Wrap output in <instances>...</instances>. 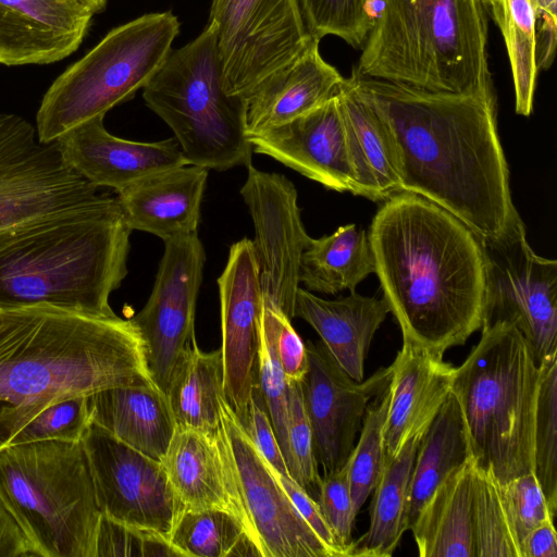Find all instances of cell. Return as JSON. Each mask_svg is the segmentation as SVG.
Instances as JSON below:
<instances>
[{
  "mask_svg": "<svg viewBox=\"0 0 557 557\" xmlns=\"http://www.w3.org/2000/svg\"><path fill=\"white\" fill-rule=\"evenodd\" d=\"M208 171L185 164L119 190L116 199L129 228L153 234L163 242L197 233Z\"/></svg>",
  "mask_w": 557,
  "mask_h": 557,
  "instance_id": "d4e9b609",
  "label": "cell"
},
{
  "mask_svg": "<svg viewBox=\"0 0 557 557\" xmlns=\"http://www.w3.org/2000/svg\"><path fill=\"white\" fill-rule=\"evenodd\" d=\"M161 463L182 508L226 511L255 543L221 426L216 433L176 428Z\"/></svg>",
  "mask_w": 557,
  "mask_h": 557,
  "instance_id": "ffe728a7",
  "label": "cell"
},
{
  "mask_svg": "<svg viewBox=\"0 0 557 557\" xmlns=\"http://www.w3.org/2000/svg\"><path fill=\"white\" fill-rule=\"evenodd\" d=\"M249 140L257 153L275 159L327 189L351 193L352 170L336 96Z\"/></svg>",
  "mask_w": 557,
  "mask_h": 557,
  "instance_id": "d6986e66",
  "label": "cell"
},
{
  "mask_svg": "<svg viewBox=\"0 0 557 557\" xmlns=\"http://www.w3.org/2000/svg\"><path fill=\"white\" fill-rule=\"evenodd\" d=\"M88 396L74 395L51 403L26 422L8 445L45 440L82 441L90 423Z\"/></svg>",
  "mask_w": 557,
  "mask_h": 557,
  "instance_id": "ab89813d",
  "label": "cell"
},
{
  "mask_svg": "<svg viewBox=\"0 0 557 557\" xmlns=\"http://www.w3.org/2000/svg\"><path fill=\"white\" fill-rule=\"evenodd\" d=\"M99 187L73 171L57 143H41L21 115L0 113V233L87 209Z\"/></svg>",
  "mask_w": 557,
  "mask_h": 557,
  "instance_id": "30bf717a",
  "label": "cell"
},
{
  "mask_svg": "<svg viewBox=\"0 0 557 557\" xmlns=\"http://www.w3.org/2000/svg\"><path fill=\"white\" fill-rule=\"evenodd\" d=\"M224 395L221 350L202 351L195 336L175 362L165 393L176 428L219 432Z\"/></svg>",
  "mask_w": 557,
  "mask_h": 557,
  "instance_id": "f546056e",
  "label": "cell"
},
{
  "mask_svg": "<svg viewBox=\"0 0 557 557\" xmlns=\"http://www.w3.org/2000/svg\"><path fill=\"white\" fill-rule=\"evenodd\" d=\"M224 394L242 424L258 385L262 293L252 240L243 238L228 251L218 278Z\"/></svg>",
  "mask_w": 557,
  "mask_h": 557,
  "instance_id": "ac0fdd59",
  "label": "cell"
},
{
  "mask_svg": "<svg viewBox=\"0 0 557 557\" xmlns=\"http://www.w3.org/2000/svg\"><path fill=\"white\" fill-rule=\"evenodd\" d=\"M391 367V398L383 430L385 462L426 431L449 396L455 367L443 356L403 344Z\"/></svg>",
  "mask_w": 557,
  "mask_h": 557,
  "instance_id": "603a6c76",
  "label": "cell"
},
{
  "mask_svg": "<svg viewBox=\"0 0 557 557\" xmlns=\"http://www.w3.org/2000/svg\"><path fill=\"white\" fill-rule=\"evenodd\" d=\"M391 398L389 387L372 400L363 417L360 436L346 461L354 512L357 516L372 494L385 467L384 422Z\"/></svg>",
  "mask_w": 557,
  "mask_h": 557,
  "instance_id": "74e56055",
  "label": "cell"
},
{
  "mask_svg": "<svg viewBox=\"0 0 557 557\" xmlns=\"http://www.w3.org/2000/svg\"><path fill=\"white\" fill-rule=\"evenodd\" d=\"M90 421L129 447L161 461L176 429L165 395L154 385H124L88 396Z\"/></svg>",
  "mask_w": 557,
  "mask_h": 557,
  "instance_id": "83f0119b",
  "label": "cell"
},
{
  "mask_svg": "<svg viewBox=\"0 0 557 557\" xmlns=\"http://www.w3.org/2000/svg\"><path fill=\"white\" fill-rule=\"evenodd\" d=\"M95 14L77 0H0V64H50L71 55Z\"/></svg>",
  "mask_w": 557,
  "mask_h": 557,
  "instance_id": "7402d4cb",
  "label": "cell"
},
{
  "mask_svg": "<svg viewBox=\"0 0 557 557\" xmlns=\"http://www.w3.org/2000/svg\"><path fill=\"white\" fill-rule=\"evenodd\" d=\"M388 307L383 298L350 292L334 300L299 287L294 318L310 324L336 363L355 381L364 376V361Z\"/></svg>",
  "mask_w": 557,
  "mask_h": 557,
  "instance_id": "484cf974",
  "label": "cell"
},
{
  "mask_svg": "<svg viewBox=\"0 0 557 557\" xmlns=\"http://www.w3.org/2000/svg\"><path fill=\"white\" fill-rule=\"evenodd\" d=\"M261 326L273 344L287 382L300 383L309 369L308 352L290 319L280 308L262 299Z\"/></svg>",
  "mask_w": 557,
  "mask_h": 557,
  "instance_id": "f6af8a7d",
  "label": "cell"
},
{
  "mask_svg": "<svg viewBox=\"0 0 557 557\" xmlns=\"http://www.w3.org/2000/svg\"><path fill=\"white\" fill-rule=\"evenodd\" d=\"M540 366L510 324L482 329L479 343L455 368L451 393L475 466L500 484L534 470Z\"/></svg>",
  "mask_w": 557,
  "mask_h": 557,
  "instance_id": "8992f818",
  "label": "cell"
},
{
  "mask_svg": "<svg viewBox=\"0 0 557 557\" xmlns=\"http://www.w3.org/2000/svg\"><path fill=\"white\" fill-rule=\"evenodd\" d=\"M221 429L261 557H339L300 516L225 395L221 399Z\"/></svg>",
  "mask_w": 557,
  "mask_h": 557,
  "instance_id": "9a60e30c",
  "label": "cell"
},
{
  "mask_svg": "<svg viewBox=\"0 0 557 557\" xmlns=\"http://www.w3.org/2000/svg\"><path fill=\"white\" fill-rule=\"evenodd\" d=\"M86 8H88L94 14H98L106 9L108 0H77Z\"/></svg>",
  "mask_w": 557,
  "mask_h": 557,
  "instance_id": "f5cc1de1",
  "label": "cell"
},
{
  "mask_svg": "<svg viewBox=\"0 0 557 557\" xmlns=\"http://www.w3.org/2000/svg\"><path fill=\"white\" fill-rule=\"evenodd\" d=\"M102 515L169 540L182 509L161 461L90 421L82 437Z\"/></svg>",
  "mask_w": 557,
  "mask_h": 557,
  "instance_id": "4fadbf2b",
  "label": "cell"
},
{
  "mask_svg": "<svg viewBox=\"0 0 557 557\" xmlns=\"http://www.w3.org/2000/svg\"><path fill=\"white\" fill-rule=\"evenodd\" d=\"M183 557L163 535L119 522L101 513L96 557Z\"/></svg>",
  "mask_w": 557,
  "mask_h": 557,
  "instance_id": "b9f144b4",
  "label": "cell"
},
{
  "mask_svg": "<svg viewBox=\"0 0 557 557\" xmlns=\"http://www.w3.org/2000/svg\"><path fill=\"white\" fill-rule=\"evenodd\" d=\"M0 557H38L23 528L1 498Z\"/></svg>",
  "mask_w": 557,
  "mask_h": 557,
  "instance_id": "f907efd6",
  "label": "cell"
},
{
  "mask_svg": "<svg viewBox=\"0 0 557 557\" xmlns=\"http://www.w3.org/2000/svg\"><path fill=\"white\" fill-rule=\"evenodd\" d=\"M169 541L183 557H261L239 521L220 509L182 508Z\"/></svg>",
  "mask_w": 557,
  "mask_h": 557,
  "instance_id": "836d02e7",
  "label": "cell"
},
{
  "mask_svg": "<svg viewBox=\"0 0 557 557\" xmlns=\"http://www.w3.org/2000/svg\"><path fill=\"white\" fill-rule=\"evenodd\" d=\"M534 474L552 516L557 512V354L540 364L534 423Z\"/></svg>",
  "mask_w": 557,
  "mask_h": 557,
  "instance_id": "8d00e7d4",
  "label": "cell"
},
{
  "mask_svg": "<svg viewBox=\"0 0 557 557\" xmlns=\"http://www.w3.org/2000/svg\"><path fill=\"white\" fill-rule=\"evenodd\" d=\"M473 541L475 557H521L500 483L475 466L473 474Z\"/></svg>",
  "mask_w": 557,
  "mask_h": 557,
  "instance_id": "d590c367",
  "label": "cell"
},
{
  "mask_svg": "<svg viewBox=\"0 0 557 557\" xmlns=\"http://www.w3.org/2000/svg\"><path fill=\"white\" fill-rule=\"evenodd\" d=\"M343 120L354 195L384 201L401 191L388 131L350 77L336 94Z\"/></svg>",
  "mask_w": 557,
  "mask_h": 557,
  "instance_id": "4316f807",
  "label": "cell"
},
{
  "mask_svg": "<svg viewBox=\"0 0 557 557\" xmlns=\"http://www.w3.org/2000/svg\"><path fill=\"white\" fill-rule=\"evenodd\" d=\"M240 195L248 207L262 299L290 320L299 284L300 259L309 244L294 184L284 175L248 166Z\"/></svg>",
  "mask_w": 557,
  "mask_h": 557,
  "instance_id": "2e32d148",
  "label": "cell"
},
{
  "mask_svg": "<svg viewBox=\"0 0 557 557\" xmlns=\"http://www.w3.org/2000/svg\"><path fill=\"white\" fill-rule=\"evenodd\" d=\"M372 273L375 264L369 234L351 223L331 235L310 238L301 255L299 282L312 293L335 295L355 292Z\"/></svg>",
  "mask_w": 557,
  "mask_h": 557,
  "instance_id": "1f68e13d",
  "label": "cell"
},
{
  "mask_svg": "<svg viewBox=\"0 0 557 557\" xmlns=\"http://www.w3.org/2000/svg\"><path fill=\"white\" fill-rule=\"evenodd\" d=\"M368 234L403 344L444 356L481 329L483 240L467 224L419 195L399 191L384 200Z\"/></svg>",
  "mask_w": 557,
  "mask_h": 557,
  "instance_id": "7a4b0ae2",
  "label": "cell"
},
{
  "mask_svg": "<svg viewBox=\"0 0 557 557\" xmlns=\"http://www.w3.org/2000/svg\"><path fill=\"white\" fill-rule=\"evenodd\" d=\"M2 309H0V312H1Z\"/></svg>",
  "mask_w": 557,
  "mask_h": 557,
  "instance_id": "db71d44e",
  "label": "cell"
},
{
  "mask_svg": "<svg viewBox=\"0 0 557 557\" xmlns=\"http://www.w3.org/2000/svg\"><path fill=\"white\" fill-rule=\"evenodd\" d=\"M258 385L287 465L288 382L276 357L273 344L261 326Z\"/></svg>",
  "mask_w": 557,
  "mask_h": 557,
  "instance_id": "7bdbcfd3",
  "label": "cell"
},
{
  "mask_svg": "<svg viewBox=\"0 0 557 557\" xmlns=\"http://www.w3.org/2000/svg\"><path fill=\"white\" fill-rule=\"evenodd\" d=\"M522 557H557V536L554 520L534 528L521 544Z\"/></svg>",
  "mask_w": 557,
  "mask_h": 557,
  "instance_id": "816d5d0a",
  "label": "cell"
},
{
  "mask_svg": "<svg viewBox=\"0 0 557 557\" xmlns=\"http://www.w3.org/2000/svg\"><path fill=\"white\" fill-rule=\"evenodd\" d=\"M500 488L521 547L523 540L534 528L546 520H554V517L533 471L500 484Z\"/></svg>",
  "mask_w": 557,
  "mask_h": 557,
  "instance_id": "bcb514c9",
  "label": "cell"
},
{
  "mask_svg": "<svg viewBox=\"0 0 557 557\" xmlns=\"http://www.w3.org/2000/svg\"><path fill=\"white\" fill-rule=\"evenodd\" d=\"M485 294L481 329L513 325L535 360L557 354V261L535 253L523 221L483 240Z\"/></svg>",
  "mask_w": 557,
  "mask_h": 557,
  "instance_id": "8fae6325",
  "label": "cell"
},
{
  "mask_svg": "<svg viewBox=\"0 0 557 557\" xmlns=\"http://www.w3.org/2000/svg\"><path fill=\"white\" fill-rule=\"evenodd\" d=\"M132 230L116 197L0 233V309L53 307L114 317Z\"/></svg>",
  "mask_w": 557,
  "mask_h": 557,
  "instance_id": "277c9868",
  "label": "cell"
},
{
  "mask_svg": "<svg viewBox=\"0 0 557 557\" xmlns=\"http://www.w3.org/2000/svg\"><path fill=\"white\" fill-rule=\"evenodd\" d=\"M143 98L172 129L188 164L216 171L251 164L245 99L224 89L213 22L171 50Z\"/></svg>",
  "mask_w": 557,
  "mask_h": 557,
  "instance_id": "ba28073f",
  "label": "cell"
},
{
  "mask_svg": "<svg viewBox=\"0 0 557 557\" xmlns=\"http://www.w3.org/2000/svg\"><path fill=\"white\" fill-rule=\"evenodd\" d=\"M206 251L198 233L164 240L152 292L131 320L145 345L154 385L165 395L181 352L195 337V313Z\"/></svg>",
  "mask_w": 557,
  "mask_h": 557,
  "instance_id": "5bb4252c",
  "label": "cell"
},
{
  "mask_svg": "<svg viewBox=\"0 0 557 557\" xmlns=\"http://www.w3.org/2000/svg\"><path fill=\"white\" fill-rule=\"evenodd\" d=\"M271 469L300 516L314 531V533L327 546L337 552L339 557H349L347 550L344 549L335 540L331 529L321 515L315 499L311 497L290 475L281 474L272 467Z\"/></svg>",
  "mask_w": 557,
  "mask_h": 557,
  "instance_id": "c3c4849f",
  "label": "cell"
},
{
  "mask_svg": "<svg viewBox=\"0 0 557 557\" xmlns=\"http://www.w3.org/2000/svg\"><path fill=\"white\" fill-rule=\"evenodd\" d=\"M306 347L309 369L300 387L315 459L326 475L348 460L369 404L389 384L391 367L358 382L336 363L321 341L307 342Z\"/></svg>",
  "mask_w": 557,
  "mask_h": 557,
  "instance_id": "e0dca14e",
  "label": "cell"
},
{
  "mask_svg": "<svg viewBox=\"0 0 557 557\" xmlns=\"http://www.w3.org/2000/svg\"><path fill=\"white\" fill-rule=\"evenodd\" d=\"M470 458L462 416L450 392L417 449L410 478L409 528L435 487Z\"/></svg>",
  "mask_w": 557,
  "mask_h": 557,
  "instance_id": "d6a6232c",
  "label": "cell"
},
{
  "mask_svg": "<svg viewBox=\"0 0 557 557\" xmlns=\"http://www.w3.org/2000/svg\"><path fill=\"white\" fill-rule=\"evenodd\" d=\"M315 502L335 540L351 557L352 528L357 516L346 463L339 470L321 476Z\"/></svg>",
  "mask_w": 557,
  "mask_h": 557,
  "instance_id": "ee69618b",
  "label": "cell"
},
{
  "mask_svg": "<svg viewBox=\"0 0 557 557\" xmlns=\"http://www.w3.org/2000/svg\"><path fill=\"white\" fill-rule=\"evenodd\" d=\"M423 434L409 438L397 455L385 463L372 492L369 529L354 540L351 557H389L409 529L410 478Z\"/></svg>",
  "mask_w": 557,
  "mask_h": 557,
  "instance_id": "4dcf8cb0",
  "label": "cell"
},
{
  "mask_svg": "<svg viewBox=\"0 0 557 557\" xmlns=\"http://www.w3.org/2000/svg\"><path fill=\"white\" fill-rule=\"evenodd\" d=\"M0 498L38 557H96L101 511L82 441L1 448Z\"/></svg>",
  "mask_w": 557,
  "mask_h": 557,
  "instance_id": "52a82bcc",
  "label": "cell"
},
{
  "mask_svg": "<svg viewBox=\"0 0 557 557\" xmlns=\"http://www.w3.org/2000/svg\"><path fill=\"white\" fill-rule=\"evenodd\" d=\"M178 33L180 22L170 11L145 14L110 30L45 92L36 114L38 139L54 143L131 99L163 64Z\"/></svg>",
  "mask_w": 557,
  "mask_h": 557,
  "instance_id": "9c48e42d",
  "label": "cell"
},
{
  "mask_svg": "<svg viewBox=\"0 0 557 557\" xmlns=\"http://www.w3.org/2000/svg\"><path fill=\"white\" fill-rule=\"evenodd\" d=\"M486 0H382L358 75L414 88L467 92L492 87Z\"/></svg>",
  "mask_w": 557,
  "mask_h": 557,
  "instance_id": "5b68a950",
  "label": "cell"
},
{
  "mask_svg": "<svg viewBox=\"0 0 557 557\" xmlns=\"http://www.w3.org/2000/svg\"><path fill=\"white\" fill-rule=\"evenodd\" d=\"M535 15V59L537 70H548L557 44V0H530Z\"/></svg>",
  "mask_w": 557,
  "mask_h": 557,
  "instance_id": "681fc988",
  "label": "cell"
},
{
  "mask_svg": "<svg viewBox=\"0 0 557 557\" xmlns=\"http://www.w3.org/2000/svg\"><path fill=\"white\" fill-rule=\"evenodd\" d=\"M208 22L216 26L224 89L244 99L312 40L297 0H212Z\"/></svg>",
  "mask_w": 557,
  "mask_h": 557,
  "instance_id": "7c38bea8",
  "label": "cell"
},
{
  "mask_svg": "<svg viewBox=\"0 0 557 557\" xmlns=\"http://www.w3.org/2000/svg\"><path fill=\"white\" fill-rule=\"evenodd\" d=\"M319 42L312 39L245 98L248 138L306 114L336 96L344 77L322 58Z\"/></svg>",
  "mask_w": 557,
  "mask_h": 557,
  "instance_id": "cb8c5ba5",
  "label": "cell"
},
{
  "mask_svg": "<svg viewBox=\"0 0 557 557\" xmlns=\"http://www.w3.org/2000/svg\"><path fill=\"white\" fill-rule=\"evenodd\" d=\"M243 426L268 463L278 473L290 475L259 385L252 389L247 419Z\"/></svg>",
  "mask_w": 557,
  "mask_h": 557,
  "instance_id": "7dc6e473",
  "label": "cell"
},
{
  "mask_svg": "<svg viewBox=\"0 0 557 557\" xmlns=\"http://www.w3.org/2000/svg\"><path fill=\"white\" fill-rule=\"evenodd\" d=\"M103 119H90L55 141L65 163L92 185L117 193L143 177L188 164L175 137L154 143L123 139L106 129Z\"/></svg>",
  "mask_w": 557,
  "mask_h": 557,
  "instance_id": "44dd1931",
  "label": "cell"
},
{
  "mask_svg": "<svg viewBox=\"0 0 557 557\" xmlns=\"http://www.w3.org/2000/svg\"><path fill=\"white\" fill-rule=\"evenodd\" d=\"M288 385L287 469L290 476L313 497L318 494L321 475L314 455L312 430L300 383Z\"/></svg>",
  "mask_w": 557,
  "mask_h": 557,
  "instance_id": "60d3db41",
  "label": "cell"
},
{
  "mask_svg": "<svg viewBox=\"0 0 557 557\" xmlns=\"http://www.w3.org/2000/svg\"><path fill=\"white\" fill-rule=\"evenodd\" d=\"M151 384L131 319L45 306L0 312V449L58 399Z\"/></svg>",
  "mask_w": 557,
  "mask_h": 557,
  "instance_id": "3957f363",
  "label": "cell"
},
{
  "mask_svg": "<svg viewBox=\"0 0 557 557\" xmlns=\"http://www.w3.org/2000/svg\"><path fill=\"white\" fill-rule=\"evenodd\" d=\"M384 122L401 191L442 207L482 239L522 222L509 184L494 88L431 91L349 76Z\"/></svg>",
  "mask_w": 557,
  "mask_h": 557,
  "instance_id": "6da1fadb",
  "label": "cell"
},
{
  "mask_svg": "<svg viewBox=\"0 0 557 557\" xmlns=\"http://www.w3.org/2000/svg\"><path fill=\"white\" fill-rule=\"evenodd\" d=\"M373 0H297L300 16L310 38L333 35L361 49L371 29Z\"/></svg>",
  "mask_w": 557,
  "mask_h": 557,
  "instance_id": "f35d334b",
  "label": "cell"
},
{
  "mask_svg": "<svg viewBox=\"0 0 557 557\" xmlns=\"http://www.w3.org/2000/svg\"><path fill=\"white\" fill-rule=\"evenodd\" d=\"M488 15L504 37L516 96V112L529 116L537 77L535 15L530 0H486Z\"/></svg>",
  "mask_w": 557,
  "mask_h": 557,
  "instance_id": "e575fe53",
  "label": "cell"
},
{
  "mask_svg": "<svg viewBox=\"0 0 557 557\" xmlns=\"http://www.w3.org/2000/svg\"><path fill=\"white\" fill-rule=\"evenodd\" d=\"M472 458L432 492L409 530L420 557H475Z\"/></svg>",
  "mask_w": 557,
  "mask_h": 557,
  "instance_id": "f1b7e54d",
  "label": "cell"
}]
</instances>
